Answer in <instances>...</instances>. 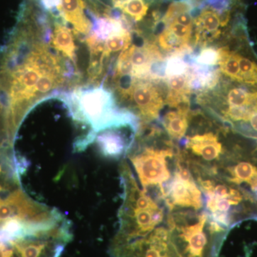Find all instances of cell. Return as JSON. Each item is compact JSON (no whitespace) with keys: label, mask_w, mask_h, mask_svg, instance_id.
Returning a JSON list of instances; mask_svg holds the SVG:
<instances>
[{"label":"cell","mask_w":257,"mask_h":257,"mask_svg":"<svg viewBox=\"0 0 257 257\" xmlns=\"http://www.w3.org/2000/svg\"><path fill=\"white\" fill-rule=\"evenodd\" d=\"M119 175L122 204L118 214L119 228L110 243H123L145 236L166 225L168 213L162 203L140 187L124 158L120 162Z\"/></svg>","instance_id":"obj_2"},{"label":"cell","mask_w":257,"mask_h":257,"mask_svg":"<svg viewBox=\"0 0 257 257\" xmlns=\"http://www.w3.org/2000/svg\"><path fill=\"white\" fill-rule=\"evenodd\" d=\"M35 17V13H21L18 28L0 57V91L6 100L13 140L32 106L65 79L62 60L46 43L35 40L38 24Z\"/></svg>","instance_id":"obj_1"},{"label":"cell","mask_w":257,"mask_h":257,"mask_svg":"<svg viewBox=\"0 0 257 257\" xmlns=\"http://www.w3.org/2000/svg\"><path fill=\"white\" fill-rule=\"evenodd\" d=\"M191 114L187 106L177 108V110L167 112L162 119V125L169 138L179 142L188 130Z\"/></svg>","instance_id":"obj_12"},{"label":"cell","mask_w":257,"mask_h":257,"mask_svg":"<svg viewBox=\"0 0 257 257\" xmlns=\"http://www.w3.org/2000/svg\"><path fill=\"white\" fill-rule=\"evenodd\" d=\"M121 93L131 101L136 117L143 122H150L160 117L165 101L158 88L152 82L146 79H134L130 87L121 89Z\"/></svg>","instance_id":"obj_9"},{"label":"cell","mask_w":257,"mask_h":257,"mask_svg":"<svg viewBox=\"0 0 257 257\" xmlns=\"http://www.w3.org/2000/svg\"><path fill=\"white\" fill-rule=\"evenodd\" d=\"M75 115L92 126L94 133L113 127H138L136 116L128 111L115 107L111 93L98 87L78 93L76 96Z\"/></svg>","instance_id":"obj_5"},{"label":"cell","mask_w":257,"mask_h":257,"mask_svg":"<svg viewBox=\"0 0 257 257\" xmlns=\"http://www.w3.org/2000/svg\"><path fill=\"white\" fill-rule=\"evenodd\" d=\"M51 46L69 60L75 62L77 47L74 43L73 32L57 20H55V28L51 35Z\"/></svg>","instance_id":"obj_13"},{"label":"cell","mask_w":257,"mask_h":257,"mask_svg":"<svg viewBox=\"0 0 257 257\" xmlns=\"http://www.w3.org/2000/svg\"><path fill=\"white\" fill-rule=\"evenodd\" d=\"M204 197V209L226 229L248 218L257 217V202L248 193L217 176L190 171Z\"/></svg>","instance_id":"obj_4"},{"label":"cell","mask_w":257,"mask_h":257,"mask_svg":"<svg viewBox=\"0 0 257 257\" xmlns=\"http://www.w3.org/2000/svg\"><path fill=\"white\" fill-rule=\"evenodd\" d=\"M242 82L251 86H257V64L249 59L238 54Z\"/></svg>","instance_id":"obj_19"},{"label":"cell","mask_w":257,"mask_h":257,"mask_svg":"<svg viewBox=\"0 0 257 257\" xmlns=\"http://www.w3.org/2000/svg\"><path fill=\"white\" fill-rule=\"evenodd\" d=\"M102 44V55L101 62L107 58L112 53L126 50L132 45V35L130 30L116 34L112 36L108 37Z\"/></svg>","instance_id":"obj_17"},{"label":"cell","mask_w":257,"mask_h":257,"mask_svg":"<svg viewBox=\"0 0 257 257\" xmlns=\"http://www.w3.org/2000/svg\"><path fill=\"white\" fill-rule=\"evenodd\" d=\"M166 226L182 257H217L228 231L204 209L169 211Z\"/></svg>","instance_id":"obj_3"},{"label":"cell","mask_w":257,"mask_h":257,"mask_svg":"<svg viewBox=\"0 0 257 257\" xmlns=\"http://www.w3.org/2000/svg\"><path fill=\"white\" fill-rule=\"evenodd\" d=\"M13 141L10 133L6 102L0 92V158L13 151Z\"/></svg>","instance_id":"obj_18"},{"label":"cell","mask_w":257,"mask_h":257,"mask_svg":"<svg viewBox=\"0 0 257 257\" xmlns=\"http://www.w3.org/2000/svg\"><path fill=\"white\" fill-rule=\"evenodd\" d=\"M164 201L168 212L176 209H204L202 193L182 156L166 187Z\"/></svg>","instance_id":"obj_8"},{"label":"cell","mask_w":257,"mask_h":257,"mask_svg":"<svg viewBox=\"0 0 257 257\" xmlns=\"http://www.w3.org/2000/svg\"><path fill=\"white\" fill-rule=\"evenodd\" d=\"M169 92L166 98V104L172 108L187 106L189 103L190 89L189 87V72L187 73L169 77Z\"/></svg>","instance_id":"obj_14"},{"label":"cell","mask_w":257,"mask_h":257,"mask_svg":"<svg viewBox=\"0 0 257 257\" xmlns=\"http://www.w3.org/2000/svg\"><path fill=\"white\" fill-rule=\"evenodd\" d=\"M85 0H60L58 9L64 21L73 26L74 32L88 35L93 28L85 15Z\"/></svg>","instance_id":"obj_11"},{"label":"cell","mask_w":257,"mask_h":257,"mask_svg":"<svg viewBox=\"0 0 257 257\" xmlns=\"http://www.w3.org/2000/svg\"><path fill=\"white\" fill-rule=\"evenodd\" d=\"M219 49L206 47L201 51L196 58V62L203 66H214L219 63Z\"/></svg>","instance_id":"obj_21"},{"label":"cell","mask_w":257,"mask_h":257,"mask_svg":"<svg viewBox=\"0 0 257 257\" xmlns=\"http://www.w3.org/2000/svg\"><path fill=\"white\" fill-rule=\"evenodd\" d=\"M109 251L111 257H182L166 225L141 237L110 243Z\"/></svg>","instance_id":"obj_7"},{"label":"cell","mask_w":257,"mask_h":257,"mask_svg":"<svg viewBox=\"0 0 257 257\" xmlns=\"http://www.w3.org/2000/svg\"><path fill=\"white\" fill-rule=\"evenodd\" d=\"M121 127L122 126L107 128L100 132L101 133L98 137V143L104 155L112 157L125 155L131 147L133 143H126L123 135L118 131Z\"/></svg>","instance_id":"obj_15"},{"label":"cell","mask_w":257,"mask_h":257,"mask_svg":"<svg viewBox=\"0 0 257 257\" xmlns=\"http://www.w3.org/2000/svg\"><path fill=\"white\" fill-rule=\"evenodd\" d=\"M182 55H173L167 60L165 68L166 78L189 72V64L180 57Z\"/></svg>","instance_id":"obj_20"},{"label":"cell","mask_w":257,"mask_h":257,"mask_svg":"<svg viewBox=\"0 0 257 257\" xmlns=\"http://www.w3.org/2000/svg\"><path fill=\"white\" fill-rule=\"evenodd\" d=\"M132 73L130 77L136 79H152V67L163 61L162 54L155 45L145 44L143 47L131 45L128 48Z\"/></svg>","instance_id":"obj_10"},{"label":"cell","mask_w":257,"mask_h":257,"mask_svg":"<svg viewBox=\"0 0 257 257\" xmlns=\"http://www.w3.org/2000/svg\"><path fill=\"white\" fill-rule=\"evenodd\" d=\"M66 219L57 209L30 197L23 185L0 195V229L13 221L47 226L58 224Z\"/></svg>","instance_id":"obj_6"},{"label":"cell","mask_w":257,"mask_h":257,"mask_svg":"<svg viewBox=\"0 0 257 257\" xmlns=\"http://www.w3.org/2000/svg\"><path fill=\"white\" fill-rule=\"evenodd\" d=\"M219 68L221 72L236 82L243 83L240 70L238 54L230 51L227 47L219 49Z\"/></svg>","instance_id":"obj_16"}]
</instances>
